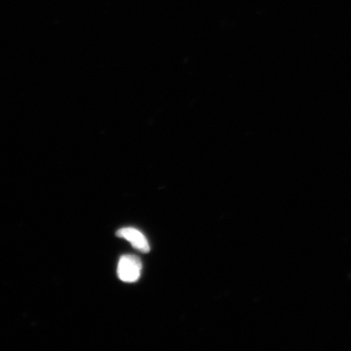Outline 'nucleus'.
I'll return each instance as SVG.
<instances>
[{
    "label": "nucleus",
    "mask_w": 351,
    "mask_h": 351,
    "mask_svg": "<svg viewBox=\"0 0 351 351\" xmlns=\"http://www.w3.org/2000/svg\"><path fill=\"white\" fill-rule=\"evenodd\" d=\"M142 267V262L136 256H122L120 258L119 265H117V274H119L120 280L123 282H136L140 279Z\"/></svg>",
    "instance_id": "f257e3e1"
},
{
    "label": "nucleus",
    "mask_w": 351,
    "mask_h": 351,
    "mask_svg": "<svg viewBox=\"0 0 351 351\" xmlns=\"http://www.w3.org/2000/svg\"><path fill=\"white\" fill-rule=\"evenodd\" d=\"M117 235L121 239L127 240L130 242L134 248L137 249L138 251L142 253H149L151 250L149 241L145 239L144 234L140 230H136L134 228H124L119 230L117 232Z\"/></svg>",
    "instance_id": "f03ea898"
}]
</instances>
